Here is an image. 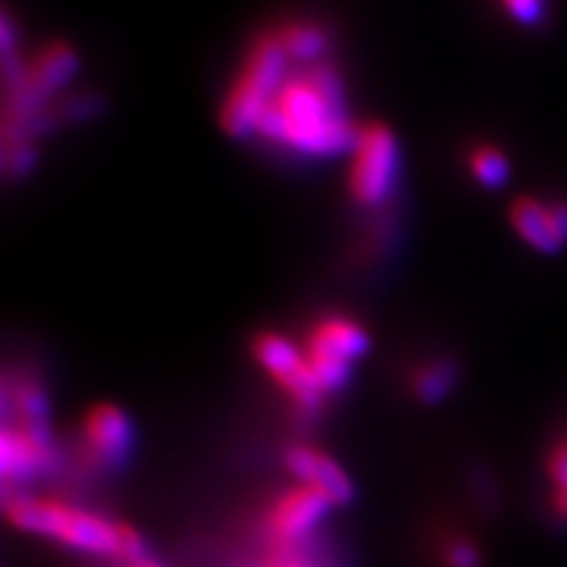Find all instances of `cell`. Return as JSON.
Here are the masks:
<instances>
[{"instance_id": "5", "label": "cell", "mask_w": 567, "mask_h": 567, "mask_svg": "<svg viewBox=\"0 0 567 567\" xmlns=\"http://www.w3.org/2000/svg\"><path fill=\"white\" fill-rule=\"evenodd\" d=\"M348 194L362 208H381L398 189L400 142L383 121H367L350 147Z\"/></svg>"}, {"instance_id": "1", "label": "cell", "mask_w": 567, "mask_h": 567, "mask_svg": "<svg viewBox=\"0 0 567 567\" xmlns=\"http://www.w3.org/2000/svg\"><path fill=\"white\" fill-rule=\"evenodd\" d=\"M358 131L341 71L331 60H322L291 64L254 137L293 156L329 158L350 152Z\"/></svg>"}, {"instance_id": "9", "label": "cell", "mask_w": 567, "mask_h": 567, "mask_svg": "<svg viewBox=\"0 0 567 567\" xmlns=\"http://www.w3.org/2000/svg\"><path fill=\"white\" fill-rule=\"evenodd\" d=\"M331 506L327 496L310 485L298 483L293 489L279 494L265 516V535L270 546L300 548Z\"/></svg>"}, {"instance_id": "17", "label": "cell", "mask_w": 567, "mask_h": 567, "mask_svg": "<svg viewBox=\"0 0 567 567\" xmlns=\"http://www.w3.org/2000/svg\"><path fill=\"white\" fill-rule=\"evenodd\" d=\"M499 6L513 22L525 29L539 27L548 17V0H499Z\"/></svg>"}, {"instance_id": "2", "label": "cell", "mask_w": 567, "mask_h": 567, "mask_svg": "<svg viewBox=\"0 0 567 567\" xmlns=\"http://www.w3.org/2000/svg\"><path fill=\"white\" fill-rule=\"evenodd\" d=\"M79 71V58L69 43H50L33 58L6 55L3 102V168L22 177L39 162L35 140L58 114L52 100Z\"/></svg>"}, {"instance_id": "20", "label": "cell", "mask_w": 567, "mask_h": 567, "mask_svg": "<svg viewBox=\"0 0 567 567\" xmlns=\"http://www.w3.org/2000/svg\"><path fill=\"white\" fill-rule=\"evenodd\" d=\"M126 567H164V565H158L156 560H150V558H142V560H135V563H128Z\"/></svg>"}, {"instance_id": "7", "label": "cell", "mask_w": 567, "mask_h": 567, "mask_svg": "<svg viewBox=\"0 0 567 567\" xmlns=\"http://www.w3.org/2000/svg\"><path fill=\"white\" fill-rule=\"evenodd\" d=\"M254 360L272 379V383L291 398L300 412H317L327 393L317 383L308 364L303 346L279 331H260L251 343Z\"/></svg>"}, {"instance_id": "4", "label": "cell", "mask_w": 567, "mask_h": 567, "mask_svg": "<svg viewBox=\"0 0 567 567\" xmlns=\"http://www.w3.org/2000/svg\"><path fill=\"white\" fill-rule=\"evenodd\" d=\"M291 64L275 29L251 41L218 110V123L225 135L235 140L256 135L258 123Z\"/></svg>"}, {"instance_id": "14", "label": "cell", "mask_w": 567, "mask_h": 567, "mask_svg": "<svg viewBox=\"0 0 567 567\" xmlns=\"http://www.w3.org/2000/svg\"><path fill=\"white\" fill-rule=\"evenodd\" d=\"M468 171L473 181L485 189H504L511 181V158L492 142H481L468 152Z\"/></svg>"}, {"instance_id": "12", "label": "cell", "mask_w": 567, "mask_h": 567, "mask_svg": "<svg viewBox=\"0 0 567 567\" xmlns=\"http://www.w3.org/2000/svg\"><path fill=\"white\" fill-rule=\"evenodd\" d=\"M508 220L532 251L542 256H556L565 248V241L556 227L551 202L537 197H518L508 208Z\"/></svg>"}, {"instance_id": "11", "label": "cell", "mask_w": 567, "mask_h": 567, "mask_svg": "<svg viewBox=\"0 0 567 567\" xmlns=\"http://www.w3.org/2000/svg\"><path fill=\"white\" fill-rule=\"evenodd\" d=\"M284 464L300 485H310L322 492L333 506L352 499V483L346 471L322 450L310 445H293L284 454Z\"/></svg>"}, {"instance_id": "13", "label": "cell", "mask_w": 567, "mask_h": 567, "mask_svg": "<svg viewBox=\"0 0 567 567\" xmlns=\"http://www.w3.org/2000/svg\"><path fill=\"white\" fill-rule=\"evenodd\" d=\"M275 33L293 64H315L329 60L331 35L319 22L291 20L279 24Z\"/></svg>"}, {"instance_id": "3", "label": "cell", "mask_w": 567, "mask_h": 567, "mask_svg": "<svg viewBox=\"0 0 567 567\" xmlns=\"http://www.w3.org/2000/svg\"><path fill=\"white\" fill-rule=\"evenodd\" d=\"M6 518L24 532L55 539L85 554L135 563L147 558L145 542L131 525L104 520L58 499L29 494H6Z\"/></svg>"}, {"instance_id": "15", "label": "cell", "mask_w": 567, "mask_h": 567, "mask_svg": "<svg viewBox=\"0 0 567 567\" xmlns=\"http://www.w3.org/2000/svg\"><path fill=\"white\" fill-rule=\"evenodd\" d=\"M456 362L450 358H437L433 362L421 364L412 374V390L414 395L423 402H440L452 393L456 383Z\"/></svg>"}, {"instance_id": "18", "label": "cell", "mask_w": 567, "mask_h": 567, "mask_svg": "<svg viewBox=\"0 0 567 567\" xmlns=\"http://www.w3.org/2000/svg\"><path fill=\"white\" fill-rule=\"evenodd\" d=\"M447 567H481V554L468 539H450L445 544Z\"/></svg>"}, {"instance_id": "16", "label": "cell", "mask_w": 567, "mask_h": 567, "mask_svg": "<svg viewBox=\"0 0 567 567\" xmlns=\"http://www.w3.org/2000/svg\"><path fill=\"white\" fill-rule=\"evenodd\" d=\"M548 483H551L554 516L567 525V433L551 447L546 461Z\"/></svg>"}, {"instance_id": "19", "label": "cell", "mask_w": 567, "mask_h": 567, "mask_svg": "<svg viewBox=\"0 0 567 567\" xmlns=\"http://www.w3.org/2000/svg\"><path fill=\"white\" fill-rule=\"evenodd\" d=\"M260 567H315V563L303 556V548H270Z\"/></svg>"}, {"instance_id": "10", "label": "cell", "mask_w": 567, "mask_h": 567, "mask_svg": "<svg viewBox=\"0 0 567 567\" xmlns=\"http://www.w3.org/2000/svg\"><path fill=\"white\" fill-rule=\"evenodd\" d=\"M133 447V423L116 404H95L83 419V450L93 464L116 468Z\"/></svg>"}, {"instance_id": "6", "label": "cell", "mask_w": 567, "mask_h": 567, "mask_svg": "<svg viewBox=\"0 0 567 567\" xmlns=\"http://www.w3.org/2000/svg\"><path fill=\"white\" fill-rule=\"evenodd\" d=\"M300 346L306 350L317 383L329 395L348 383L352 367L367 354L369 333L354 317L346 312H327L315 319Z\"/></svg>"}, {"instance_id": "8", "label": "cell", "mask_w": 567, "mask_h": 567, "mask_svg": "<svg viewBox=\"0 0 567 567\" xmlns=\"http://www.w3.org/2000/svg\"><path fill=\"white\" fill-rule=\"evenodd\" d=\"M50 423L6 421L0 433V473L6 483L24 485L55 466Z\"/></svg>"}]
</instances>
